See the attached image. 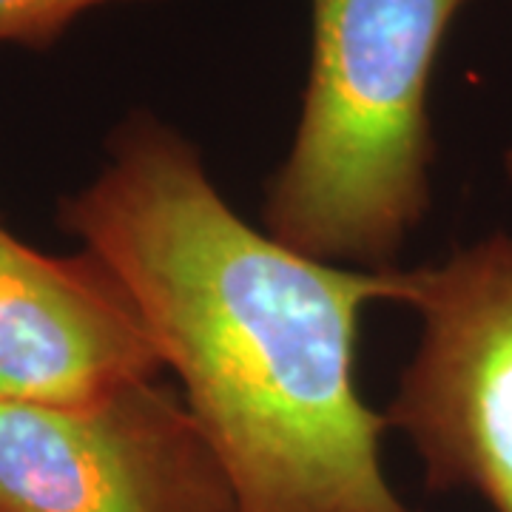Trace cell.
Masks as SVG:
<instances>
[{
    "label": "cell",
    "instance_id": "2",
    "mask_svg": "<svg viewBox=\"0 0 512 512\" xmlns=\"http://www.w3.org/2000/svg\"><path fill=\"white\" fill-rule=\"evenodd\" d=\"M467 0H311V66L262 231L356 271L399 268L430 208V80Z\"/></svg>",
    "mask_w": 512,
    "mask_h": 512
},
{
    "label": "cell",
    "instance_id": "7",
    "mask_svg": "<svg viewBox=\"0 0 512 512\" xmlns=\"http://www.w3.org/2000/svg\"><path fill=\"white\" fill-rule=\"evenodd\" d=\"M504 168H507V177L512 180V148L504 154Z\"/></svg>",
    "mask_w": 512,
    "mask_h": 512
},
{
    "label": "cell",
    "instance_id": "6",
    "mask_svg": "<svg viewBox=\"0 0 512 512\" xmlns=\"http://www.w3.org/2000/svg\"><path fill=\"white\" fill-rule=\"evenodd\" d=\"M106 3L137 0H0V43L46 49L72 26L74 18Z\"/></svg>",
    "mask_w": 512,
    "mask_h": 512
},
{
    "label": "cell",
    "instance_id": "3",
    "mask_svg": "<svg viewBox=\"0 0 512 512\" xmlns=\"http://www.w3.org/2000/svg\"><path fill=\"white\" fill-rule=\"evenodd\" d=\"M393 302L419 313L421 336L387 427L413 444L430 490L512 512V234L393 268Z\"/></svg>",
    "mask_w": 512,
    "mask_h": 512
},
{
    "label": "cell",
    "instance_id": "1",
    "mask_svg": "<svg viewBox=\"0 0 512 512\" xmlns=\"http://www.w3.org/2000/svg\"><path fill=\"white\" fill-rule=\"evenodd\" d=\"M137 308L231 484L234 512H416L382 467L387 419L353 365L390 271L316 262L239 217L200 148L151 111L60 205Z\"/></svg>",
    "mask_w": 512,
    "mask_h": 512
},
{
    "label": "cell",
    "instance_id": "5",
    "mask_svg": "<svg viewBox=\"0 0 512 512\" xmlns=\"http://www.w3.org/2000/svg\"><path fill=\"white\" fill-rule=\"evenodd\" d=\"M163 367L128 293L92 254H40L0 225V402H92Z\"/></svg>",
    "mask_w": 512,
    "mask_h": 512
},
{
    "label": "cell",
    "instance_id": "4",
    "mask_svg": "<svg viewBox=\"0 0 512 512\" xmlns=\"http://www.w3.org/2000/svg\"><path fill=\"white\" fill-rule=\"evenodd\" d=\"M0 512H234L180 393L157 379L80 404L0 402Z\"/></svg>",
    "mask_w": 512,
    "mask_h": 512
}]
</instances>
